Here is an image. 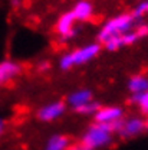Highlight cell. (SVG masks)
I'll use <instances>...</instances> for the list:
<instances>
[{
    "mask_svg": "<svg viewBox=\"0 0 148 150\" xmlns=\"http://www.w3.org/2000/svg\"><path fill=\"white\" fill-rule=\"evenodd\" d=\"M101 49H102V45L99 42H92V43L79 46L72 52H66L59 58V68L63 71H69L75 67L86 65L88 62L93 61L101 54Z\"/></svg>",
    "mask_w": 148,
    "mask_h": 150,
    "instance_id": "1",
    "label": "cell"
},
{
    "mask_svg": "<svg viewBox=\"0 0 148 150\" xmlns=\"http://www.w3.org/2000/svg\"><path fill=\"white\" fill-rule=\"evenodd\" d=\"M102 46H104L108 52H116L118 49L124 48V46H122V42H121V35H119V36L109 38L108 40H105V42L102 43Z\"/></svg>",
    "mask_w": 148,
    "mask_h": 150,
    "instance_id": "15",
    "label": "cell"
},
{
    "mask_svg": "<svg viewBox=\"0 0 148 150\" xmlns=\"http://www.w3.org/2000/svg\"><path fill=\"white\" fill-rule=\"evenodd\" d=\"M145 131V120L138 115H132L122 120V126L118 131V134L122 139H132Z\"/></svg>",
    "mask_w": 148,
    "mask_h": 150,
    "instance_id": "6",
    "label": "cell"
},
{
    "mask_svg": "<svg viewBox=\"0 0 148 150\" xmlns=\"http://www.w3.org/2000/svg\"><path fill=\"white\" fill-rule=\"evenodd\" d=\"M145 15H147V6H145V1L137 4V6L132 9V12H131V16H132L134 20H141Z\"/></svg>",
    "mask_w": 148,
    "mask_h": 150,
    "instance_id": "16",
    "label": "cell"
},
{
    "mask_svg": "<svg viewBox=\"0 0 148 150\" xmlns=\"http://www.w3.org/2000/svg\"><path fill=\"white\" fill-rule=\"evenodd\" d=\"M101 107V104L98 103V101H89V103H86L85 105H82V107H79V108H76L75 112L76 114H81V115H93L95 112L98 111V108Z\"/></svg>",
    "mask_w": 148,
    "mask_h": 150,
    "instance_id": "14",
    "label": "cell"
},
{
    "mask_svg": "<svg viewBox=\"0 0 148 150\" xmlns=\"http://www.w3.org/2000/svg\"><path fill=\"white\" fill-rule=\"evenodd\" d=\"M4 130H6V121L0 117V137L3 136V133H4Z\"/></svg>",
    "mask_w": 148,
    "mask_h": 150,
    "instance_id": "21",
    "label": "cell"
},
{
    "mask_svg": "<svg viewBox=\"0 0 148 150\" xmlns=\"http://www.w3.org/2000/svg\"><path fill=\"white\" fill-rule=\"evenodd\" d=\"M75 23H76V19H75L74 13L71 10L65 12L63 15H60V18L58 19L55 30L60 36L62 42H68V40L74 39L78 35V29L75 28Z\"/></svg>",
    "mask_w": 148,
    "mask_h": 150,
    "instance_id": "5",
    "label": "cell"
},
{
    "mask_svg": "<svg viewBox=\"0 0 148 150\" xmlns=\"http://www.w3.org/2000/svg\"><path fill=\"white\" fill-rule=\"evenodd\" d=\"M69 150H91V149H88L86 146H83L82 143H79V144H74V146H71Z\"/></svg>",
    "mask_w": 148,
    "mask_h": 150,
    "instance_id": "20",
    "label": "cell"
},
{
    "mask_svg": "<svg viewBox=\"0 0 148 150\" xmlns=\"http://www.w3.org/2000/svg\"><path fill=\"white\" fill-rule=\"evenodd\" d=\"M19 4H20V0H12V6L13 7H18Z\"/></svg>",
    "mask_w": 148,
    "mask_h": 150,
    "instance_id": "22",
    "label": "cell"
},
{
    "mask_svg": "<svg viewBox=\"0 0 148 150\" xmlns=\"http://www.w3.org/2000/svg\"><path fill=\"white\" fill-rule=\"evenodd\" d=\"M115 131L111 124H101V123H92L88 126V129L83 131L81 137V143L91 150H98L102 147L109 146L114 139Z\"/></svg>",
    "mask_w": 148,
    "mask_h": 150,
    "instance_id": "2",
    "label": "cell"
},
{
    "mask_svg": "<svg viewBox=\"0 0 148 150\" xmlns=\"http://www.w3.org/2000/svg\"><path fill=\"white\" fill-rule=\"evenodd\" d=\"M145 130L148 131V115H147V118H145Z\"/></svg>",
    "mask_w": 148,
    "mask_h": 150,
    "instance_id": "23",
    "label": "cell"
},
{
    "mask_svg": "<svg viewBox=\"0 0 148 150\" xmlns=\"http://www.w3.org/2000/svg\"><path fill=\"white\" fill-rule=\"evenodd\" d=\"M49 69H51V64H49L48 61H42V62L37 64V71H39V72L43 74V72H48Z\"/></svg>",
    "mask_w": 148,
    "mask_h": 150,
    "instance_id": "19",
    "label": "cell"
},
{
    "mask_svg": "<svg viewBox=\"0 0 148 150\" xmlns=\"http://www.w3.org/2000/svg\"><path fill=\"white\" fill-rule=\"evenodd\" d=\"M134 19L131 16V13H121V15H116L111 18L109 20H107L102 28L99 29L96 39L98 42L102 45L105 40H108L109 38L114 36H119V35H124L127 32H130L134 29Z\"/></svg>",
    "mask_w": 148,
    "mask_h": 150,
    "instance_id": "3",
    "label": "cell"
},
{
    "mask_svg": "<svg viewBox=\"0 0 148 150\" xmlns=\"http://www.w3.org/2000/svg\"><path fill=\"white\" fill-rule=\"evenodd\" d=\"M92 100H93V94L91 90H88V88H81V90H75V91H72V93L68 95V98H66V105L71 107L75 111L76 108L85 105L86 103H89V101H92Z\"/></svg>",
    "mask_w": 148,
    "mask_h": 150,
    "instance_id": "9",
    "label": "cell"
},
{
    "mask_svg": "<svg viewBox=\"0 0 148 150\" xmlns=\"http://www.w3.org/2000/svg\"><path fill=\"white\" fill-rule=\"evenodd\" d=\"M127 88L132 95L134 94H142L148 91V75L144 74H135L130 76L127 82Z\"/></svg>",
    "mask_w": 148,
    "mask_h": 150,
    "instance_id": "12",
    "label": "cell"
},
{
    "mask_svg": "<svg viewBox=\"0 0 148 150\" xmlns=\"http://www.w3.org/2000/svg\"><path fill=\"white\" fill-rule=\"evenodd\" d=\"M71 146H72L71 144V139L66 134L56 133V134H52L46 140V144H45L43 150H69Z\"/></svg>",
    "mask_w": 148,
    "mask_h": 150,
    "instance_id": "11",
    "label": "cell"
},
{
    "mask_svg": "<svg viewBox=\"0 0 148 150\" xmlns=\"http://www.w3.org/2000/svg\"><path fill=\"white\" fill-rule=\"evenodd\" d=\"M22 72V65L13 59L0 61V85H6L15 78H18Z\"/></svg>",
    "mask_w": 148,
    "mask_h": 150,
    "instance_id": "8",
    "label": "cell"
},
{
    "mask_svg": "<svg viewBox=\"0 0 148 150\" xmlns=\"http://www.w3.org/2000/svg\"><path fill=\"white\" fill-rule=\"evenodd\" d=\"M131 103L134 105H137L138 110L142 112V114L148 115V91H145V93H142V94H134V95H131Z\"/></svg>",
    "mask_w": 148,
    "mask_h": 150,
    "instance_id": "13",
    "label": "cell"
},
{
    "mask_svg": "<svg viewBox=\"0 0 148 150\" xmlns=\"http://www.w3.org/2000/svg\"><path fill=\"white\" fill-rule=\"evenodd\" d=\"M140 39L138 36L135 35V32H134V29L130 30V32H127V33H124V35H121V42H122V46H131V45H134L135 42H138Z\"/></svg>",
    "mask_w": 148,
    "mask_h": 150,
    "instance_id": "17",
    "label": "cell"
},
{
    "mask_svg": "<svg viewBox=\"0 0 148 150\" xmlns=\"http://www.w3.org/2000/svg\"><path fill=\"white\" fill-rule=\"evenodd\" d=\"M134 32H135V35L138 36V39H144V38L148 36V23H138L137 26H135V29H134Z\"/></svg>",
    "mask_w": 148,
    "mask_h": 150,
    "instance_id": "18",
    "label": "cell"
},
{
    "mask_svg": "<svg viewBox=\"0 0 148 150\" xmlns=\"http://www.w3.org/2000/svg\"><path fill=\"white\" fill-rule=\"evenodd\" d=\"M124 118V108L119 105H101L93 114V123L112 124Z\"/></svg>",
    "mask_w": 148,
    "mask_h": 150,
    "instance_id": "7",
    "label": "cell"
},
{
    "mask_svg": "<svg viewBox=\"0 0 148 150\" xmlns=\"http://www.w3.org/2000/svg\"><path fill=\"white\" fill-rule=\"evenodd\" d=\"M66 103L65 101H52V103H48L45 105H42L36 112V117L39 121L42 123H52L58 118H60L65 112H66Z\"/></svg>",
    "mask_w": 148,
    "mask_h": 150,
    "instance_id": "4",
    "label": "cell"
},
{
    "mask_svg": "<svg viewBox=\"0 0 148 150\" xmlns=\"http://www.w3.org/2000/svg\"><path fill=\"white\" fill-rule=\"evenodd\" d=\"M71 12L74 13L76 22H86L91 20L93 16V4L89 0H79L75 3Z\"/></svg>",
    "mask_w": 148,
    "mask_h": 150,
    "instance_id": "10",
    "label": "cell"
},
{
    "mask_svg": "<svg viewBox=\"0 0 148 150\" xmlns=\"http://www.w3.org/2000/svg\"><path fill=\"white\" fill-rule=\"evenodd\" d=\"M145 6H147V15H148V0L145 1Z\"/></svg>",
    "mask_w": 148,
    "mask_h": 150,
    "instance_id": "24",
    "label": "cell"
}]
</instances>
